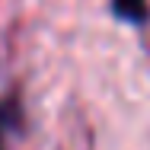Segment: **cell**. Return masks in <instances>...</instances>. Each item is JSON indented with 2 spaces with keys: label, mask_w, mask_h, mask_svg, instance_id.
Returning a JSON list of instances; mask_svg holds the SVG:
<instances>
[{
  "label": "cell",
  "mask_w": 150,
  "mask_h": 150,
  "mask_svg": "<svg viewBox=\"0 0 150 150\" xmlns=\"http://www.w3.org/2000/svg\"><path fill=\"white\" fill-rule=\"evenodd\" d=\"M112 13L118 16L121 23L147 26V19H150V3H147V0H112Z\"/></svg>",
  "instance_id": "obj_1"
},
{
  "label": "cell",
  "mask_w": 150,
  "mask_h": 150,
  "mask_svg": "<svg viewBox=\"0 0 150 150\" xmlns=\"http://www.w3.org/2000/svg\"><path fill=\"white\" fill-rule=\"evenodd\" d=\"M16 125H19V105H16V99L0 102V150H6V147H3L6 128H16Z\"/></svg>",
  "instance_id": "obj_2"
}]
</instances>
